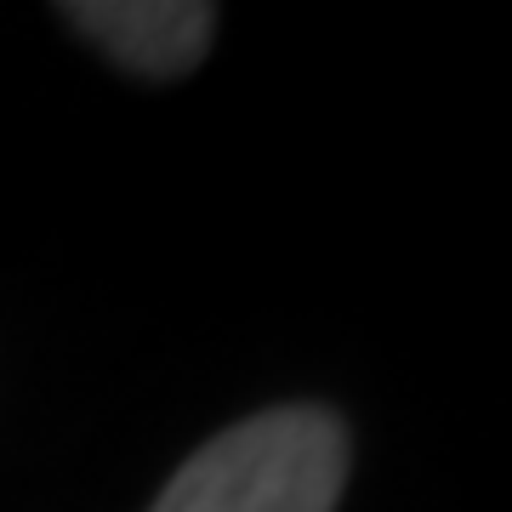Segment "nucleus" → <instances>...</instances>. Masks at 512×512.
<instances>
[{"label": "nucleus", "instance_id": "2", "mask_svg": "<svg viewBox=\"0 0 512 512\" xmlns=\"http://www.w3.org/2000/svg\"><path fill=\"white\" fill-rule=\"evenodd\" d=\"M63 18L120 69L148 80H183L200 69L217 35V6L205 0H80L63 6Z\"/></svg>", "mask_w": 512, "mask_h": 512}, {"label": "nucleus", "instance_id": "1", "mask_svg": "<svg viewBox=\"0 0 512 512\" xmlns=\"http://www.w3.org/2000/svg\"><path fill=\"white\" fill-rule=\"evenodd\" d=\"M348 461V421L336 410L274 404L205 439L148 512H336Z\"/></svg>", "mask_w": 512, "mask_h": 512}]
</instances>
